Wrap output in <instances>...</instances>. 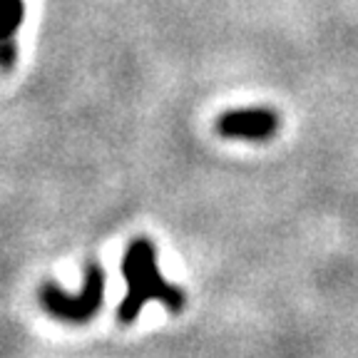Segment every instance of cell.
Returning a JSON list of instances; mask_svg holds the SVG:
<instances>
[{"instance_id":"6da1fadb","label":"cell","mask_w":358,"mask_h":358,"mask_svg":"<svg viewBox=\"0 0 358 358\" xmlns=\"http://www.w3.org/2000/svg\"><path fill=\"white\" fill-rule=\"evenodd\" d=\"M122 276L127 281V294L117 303V321L124 326L134 324L147 301H159L169 313L185 311L187 294L172 286L157 266V252L147 236H134L122 259Z\"/></svg>"},{"instance_id":"7a4b0ae2","label":"cell","mask_w":358,"mask_h":358,"mask_svg":"<svg viewBox=\"0 0 358 358\" xmlns=\"http://www.w3.org/2000/svg\"><path fill=\"white\" fill-rule=\"evenodd\" d=\"M38 301L60 324H90L105 303V268L100 264L90 262L85 266V281L78 294H67L52 281H45L38 289Z\"/></svg>"},{"instance_id":"3957f363","label":"cell","mask_w":358,"mask_h":358,"mask_svg":"<svg viewBox=\"0 0 358 358\" xmlns=\"http://www.w3.org/2000/svg\"><path fill=\"white\" fill-rule=\"evenodd\" d=\"M279 129V117L271 110H231L217 120V132L231 140H271Z\"/></svg>"},{"instance_id":"277c9868","label":"cell","mask_w":358,"mask_h":358,"mask_svg":"<svg viewBox=\"0 0 358 358\" xmlns=\"http://www.w3.org/2000/svg\"><path fill=\"white\" fill-rule=\"evenodd\" d=\"M25 20V0H0V45L10 40Z\"/></svg>"},{"instance_id":"5b68a950","label":"cell","mask_w":358,"mask_h":358,"mask_svg":"<svg viewBox=\"0 0 358 358\" xmlns=\"http://www.w3.org/2000/svg\"><path fill=\"white\" fill-rule=\"evenodd\" d=\"M15 57H17L15 43H13V40H6V43L0 45V70H10Z\"/></svg>"}]
</instances>
